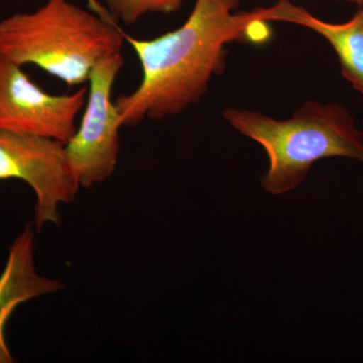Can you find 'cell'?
I'll return each mask as SVG.
<instances>
[{
    "instance_id": "1",
    "label": "cell",
    "mask_w": 363,
    "mask_h": 363,
    "mask_svg": "<svg viewBox=\"0 0 363 363\" xmlns=\"http://www.w3.org/2000/svg\"><path fill=\"white\" fill-rule=\"evenodd\" d=\"M240 0H196L187 21L152 40L125 33L142 66L135 91L114 104L123 126L179 116L206 94L225 68V47L234 40L264 42L269 35L257 11L234 13Z\"/></svg>"
},
{
    "instance_id": "2",
    "label": "cell",
    "mask_w": 363,
    "mask_h": 363,
    "mask_svg": "<svg viewBox=\"0 0 363 363\" xmlns=\"http://www.w3.org/2000/svg\"><path fill=\"white\" fill-rule=\"evenodd\" d=\"M125 42L114 21L70 0H47L0 21V56L37 66L70 87L88 82L96 64L121 52Z\"/></svg>"
},
{
    "instance_id": "3",
    "label": "cell",
    "mask_w": 363,
    "mask_h": 363,
    "mask_svg": "<svg viewBox=\"0 0 363 363\" xmlns=\"http://www.w3.org/2000/svg\"><path fill=\"white\" fill-rule=\"evenodd\" d=\"M223 117L266 150L269 166L262 184L271 194L297 189L320 160L346 157L363 162V133L339 104L308 100L284 121L235 107H226Z\"/></svg>"
},
{
    "instance_id": "4",
    "label": "cell",
    "mask_w": 363,
    "mask_h": 363,
    "mask_svg": "<svg viewBox=\"0 0 363 363\" xmlns=\"http://www.w3.org/2000/svg\"><path fill=\"white\" fill-rule=\"evenodd\" d=\"M123 64V52H118L93 68L80 128L65 145L67 157L81 188L104 183L116 171L123 123L112 101V89Z\"/></svg>"
},
{
    "instance_id": "5",
    "label": "cell",
    "mask_w": 363,
    "mask_h": 363,
    "mask_svg": "<svg viewBox=\"0 0 363 363\" xmlns=\"http://www.w3.org/2000/svg\"><path fill=\"white\" fill-rule=\"evenodd\" d=\"M18 179L35 191V224L60 223L59 206L75 200L81 186L65 143L42 136L0 130V180Z\"/></svg>"
},
{
    "instance_id": "6",
    "label": "cell",
    "mask_w": 363,
    "mask_h": 363,
    "mask_svg": "<svg viewBox=\"0 0 363 363\" xmlns=\"http://www.w3.org/2000/svg\"><path fill=\"white\" fill-rule=\"evenodd\" d=\"M88 88L52 95L28 77L23 67L0 56V130L66 143L77 131L76 118L87 101Z\"/></svg>"
},
{
    "instance_id": "7",
    "label": "cell",
    "mask_w": 363,
    "mask_h": 363,
    "mask_svg": "<svg viewBox=\"0 0 363 363\" xmlns=\"http://www.w3.org/2000/svg\"><path fill=\"white\" fill-rule=\"evenodd\" d=\"M257 9L259 21L294 23L319 33L337 55L341 73L363 95V7L350 21L334 23L320 20L290 0Z\"/></svg>"
},
{
    "instance_id": "8",
    "label": "cell",
    "mask_w": 363,
    "mask_h": 363,
    "mask_svg": "<svg viewBox=\"0 0 363 363\" xmlns=\"http://www.w3.org/2000/svg\"><path fill=\"white\" fill-rule=\"evenodd\" d=\"M35 233L28 224L9 248L6 267L0 274V363L14 359L4 337V328L18 306L30 298L59 292L63 284L40 276L35 271Z\"/></svg>"
},
{
    "instance_id": "9",
    "label": "cell",
    "mask_w": 363,
    "mask_h": 363,
    "mask_svg": "<svg viewBox=\"0 0 363 363\" xmlns=\"http://www.w3.org/2000/svg\"><path fill=\"white\" fill-rule=\"evenodd\" d=\"M186 0H104L113 20L133 25L152 13L169 14L180 11Z\"/></svg>"
},
{
    "instance_id": "10",
    "label": "cell",
    "mask_w": 363,
    "mask_h": 363,
    "mask_svg": "<svg viewBox=\"0 0 363 363\" xmlns=\"http://www.w3.org/2000/svg\"><path fill=\"white\" fill-rule=\"evenodd\" d=\"M87 1L91 11L99 14V16H104V18H107V20L114 21L113 18H111V14L108 13V11H106V9L102 6V4L98 2L97 0H87Z\"/></svg>"
},
{
    "instance_id": "11",
    "label": "cell",
    "mask_w": 363,
    "mask_h": 363,
    "mask_svg": "<svg viewBox=\"0 0 363 363\" xmlns=\"http://www.w3.org/2000/svg\"><path fill=\"white\" fill-rule=\"evenodd\" d=\"M335 1H346L350 2V4H359V6H363L362 0H335Z\"/></svg>"
},
{
    "instance_id": "12",
    "label": "cell",
    "mask_w": 363,
    "mask_h": 363,
    "mask_svg": "<svg viewBox=\"0 0 363 363\" xmlns=\"http://www.w3.org/2000/svg\"><path fill=\"white\" fill-rule=\"evenodd\" d=\"M362 4H363V0H362Z\"/></svg>"
},
{
    "instance_id": "13",
    "label": "cell",
    "mask_w": 363,
    "mask_h": 363,
    "mask_svg": "<svg viewBox=\"0 0 363 363\" xmlns=\"http://www.w3.org/2000/svg\"></svg>"
}]
</instances>
